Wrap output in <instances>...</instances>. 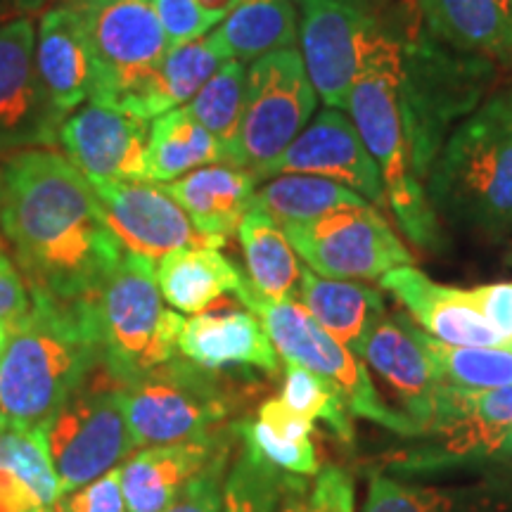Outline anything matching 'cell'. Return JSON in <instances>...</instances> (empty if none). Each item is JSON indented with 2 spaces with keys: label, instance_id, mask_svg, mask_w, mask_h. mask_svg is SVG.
I'll list each match as a JSON object with an SVG mask.
<instances>
[{
  "label": "cell",
  "instance_id": "1",
  "mask_svg": "<svg viewBox=\"0 0 512 512\" xmlns=\"http://www.w3.org/2000/svg\"><path fill=\"white\" fill-rule=\"evenodd\" d=\"M3 235L29 290L76 302L107 283L126 249L91 181L50 147L3 164Z\"/></svg>",
  "mask_w": 512,
  "mask_h": 512
},
{
  "label": "cell",
  "instance_id": "2",
  "mask_svg": "<svg viewBox=\"0 0 512 512\" xmlns=\"http://www.w3.org/2000/svg\"><path fill=\"white\" fill-rule=\"evenodd\" d=\"M98 366L91 302L31 290V309L0 354V432L46 425Z\"/></svg>",
  "mask_w": 512,
  "mask_h": 512
},
{
  "label": "cell",
  "instance_id": "3",
  "mask_svg": "<svg viewBox=\"0 0 512 512\" xmlns=\"http://www.w3.org/2000/svg\"><path fill=\"white\" fill-rule=\"evenodd\" d=\"M425 192L437 216L494 238L512 228V91L496 93L453 128Z\"/></svg>",
  "mask_w": 512,
  "mask_h": 512
},
{
  "label": "cell",
  "instance_id": "4",
  "mask_svg": "<svg viewBox=\"0 0 512 512\" xmlns=\"http://www.w3.org/2000/svg\"><path fill=\"white\" fill-rule=\"evenodd\" d=\"M347 114L380 169L387 207L408 240L427 252L444 245L439 216L427 200L425 183L413 169L411 145L401 114V43L377 36L363 72L351 88Z\"/></svg>",
  "mask_w": 512,
  "mask_h": 512
},
{
  "label": "cell",
  "instance_id": "5",
  "mask_svg": "<svg viewBox=\"0 0 512 512\" xmlns=\"http://www.w3.org/2000/svg\"><path fill=\"white\" fill-rule=\"evenodd\" d=\"M155 264L143 254L124 252L107 283L88 297L98 332L100 366L119 387L178 356V335L185 318L164 306Z\"/></svg>",
  "mask_w": 512,
  "mask_h": 512
},
{
  "label": "cell",
  "instance_id": "6",
  "mask_svg": "<svg viewBox=\"0 0 512 512\" xmlns=\"http://www.w3.org/2000/svg\"><path fill=\"white\" fill-rule=\"evenodd\" d=\"M491 81L494 62L448 48L427 31L401 43V114L422 183L453 128L482 105Z\"/></svg>",
  "mask_w": 512,
  "mask_h": 512
},
{
  "label": "cell",
  "instance_id": "7",
  "mask_svg": "<svg viewBox=\"0 0 512 512\" xmlns=\"http://www.w3.org/2000/svg\"><path fill=\"white\" fill-rule=\"evenodd\" d=\"M235 297L261 320L278 356H283L285 363L309 368L316 375L337 384L339 392L349 403L351 413L375 422L384 430L396 432L399 437H420V427L406 413L396 411L382 399L373 380H370L366 363L358 361V356L347 344L337 342L297 299L292 297L271 302V299L256 294L249 287L247 278Z\"/></svg>",
  "mask_w": 512,
  "mask_h": 512
},
{
  "label": "cell",
  "instance_id": "8",
  "mask_svg": "<svg viewBox=\"0 0 512 512\" xmlns=\"http://www.w3.org/2000/svg\"><path fill=\"white\" fill-rule=\"evenodd\" d=\"M81 17L91 43L95 86L91 102L126 110L169 53L152 0H60Z\"/></svg>",
  "mask_w": 512,
  "mask_h": 512
},
{
  "label": "cell",
  "instance_id": "9",
  "mask_svg": "<svg viewBox=\"0 0 512 512\" xmlns=\"http://www.w3.org/2000/svg\"><path fill=\"white\" fill-rule=\"evenodd\" d=\"M121 392L136 448L209 437L230 411V399L214 370L183 356L126 384Z\"/></svg>",
  "mask_w": 512,
  "mask_h": 512
},
{
  "label": "cell",
  "instance_id": "10",
  "mask_svg": "<svg viewBox=\"0 0 512 512\" xmlns=\"http://www.w3.org/2000/svg\"><path fill=\"white\" fill-rule=\"evenodd\" d=\"M316 105L318 93L297 48L254 60L247 67L238 166L259 174L309 126Z\"/></svg>",
  "mask_w": 512,
  "mask_h": 512
},
{
  "label": "cell",
  "instance_id": "11",
  "mask_svg": "<svg viewBox=\"0 0 512 512\" xmlns=\"http://www.w3.org/2000/svg\"><path fill=\"white\" fill-rule=\"evenodd\" d=\"M283 230L299 259L320 278L380 280L394 268L413 266V254L373 204L339 207Z\"/></svg>",
  "mask_w": 512,
  "mask_h": 512
},
{
  "label": "cell",
  "instance_id": "12",
  "mask_svg": "<svg viewBox=\"0 0 512 512\" xmlns=\"http://www.w3.org/2000/svg\"><path fill=\"white\" fill-rule=\"evenodd\" d=\"M43 427L62 496L119 467L136 451L119 384L83 387Z\"/></svg>",
  "mask_w": 512,
  "mask_h": 512
},
{
  "label": "cell",
  "instance_id": "13",
  "mask_svg": "<svg viewBox=\"0 0 512 512\" xmlns=\"http://www.w3.org/2000/svg\"><path fill=\"white\" fill-rule=\"evenodd\" d=\"M377 36L380 27L356 0H306L302 5V60L325 105L347 112L351 88Z\"/></svg>",
  "mask_w": 512,
  "mask_h": 512
},
{
  "label": "cell",
  "instance_id": "14",
  "mask_svg": "<svg viewBox=\"0 0 512 512\" xmlns=\"http://www.w3.org/2000/svg\"><path fill=\"white\" fill-rule=\"evenodd\" d=\"M64 119L38 74L34 22L27 15L10 19L0 27V159L55 150Z\"/></svg>",
  "mask_w": 512,
  "mask_h": 512
},
{
  "label": "cell",
  "instance_id": "15",
  "mask_svg": "<svg viewBox=\"0 0 512 512\" xmlns=\"http://www.w3.org/2000/svg\"><path fill=\"white\" fill-rule=\"evenodd\" d=\"M285 174L320 176L358 192L373 207H387V192L373 155L344 110L318 112L283 155L268 162L259 178Z\"/></svg>",
  "mask_w": 512,
  "mask_h": 512
},
{
  "label": "cell",
  "instance_id": "16",
  "mask_svg": "<svg viewBox=\"0 0 512 512\" xmlns=\"http://www.w3.org/2000/svg\"><path fill=\"white\" fill-rule=\"evenodd\" d=\"M91 185L126 252L159 261L178 249L223 247L216 240L204 238L192 226L190 216L169 195L166 185L155 181H107V178H93Z\"/></svg>",
  "mask_w": 512,
  "mask_h": 512
},
{
  "label": "cell",
  "instance_id": "17",
  "mask_svg": "<svg viewBox=\"0 0 512 512\" xmlns=\"http://www.w3.org/2000/svg\"><path fill=\"white\" fill-rule=\"evenodd\" d=\"M57 145L88 181H150V121L136 114L88 102L62 121Z\"/></svg>",
  "mask_w": 512,
  "mask_h": 512
},
{
  "label": "cell",
  "instance_id": "18",
  "mask_svg": "<svg viewBox=\"0 0 512 512\" xmlns=\"http://www.w3.org/2000/svg\"><path fill=\"white\" fill-rule=\"evenodd\" d=\"M422 332L451 347H503L508 344L477 309L470 290L441 285L415 266H401L380 278Z\"/></svg>",
  "mask_w": 512,
  "mask_h": 512
},
{
  "label": "cell",
  "instance_id": "19",
  "mask_svg": "<svg viewBox=\"0 0 512 512\" xmlns=\"http://www.w3.org/2000/svg\"><path fill=\"white\" fill-rule=\"evenodd\" d=\"M349 349L380 373L382 380L401 396L408 418L425 432L434 418L441 380L408 328V318H392L384 313Z\"/></svg>",
  "mask_w": 512,
  "mask_h": 512
},
{
  "label": "cell",
  "instance_id": "20",
  "mask_svg": "<svg viewBox=\"0 0 512 512\" xmlns=\"http://www.w3.org/2000/svg\"><path fill=\"white\" fill-rule=\"evenodd\" d=\"M233 437L230 427V432L178 444L145 446L136 456L126 458L121 463V489L128 512H164Z\"/></svg>",
  "mask_w": 512,
  "mask_h": 512
},
{
  "label": "cell",
  "instance_id": "21",
  "mask_svg": "<svg viewBox=\"0 0 512 512\" xmlns=\"http://www.w3.org/2000/svg\"><path fill=\"white\" fill-rule=\"evenodd\" d=\"M363 512H512V472L422 482L373 475Z\"/></svg>",
  "mask_w": 512,
  "mask_h": 512
},
{
  "label": "cell",
  "instance_id": "22",
  "mask_svg": "<svg viewBox=\"0 0 512 512\" xmlns=\"http://www.w3.org/2000/svg\"><path fill=\"white\" fill-rule=\"evenodd\" d=\"M178 356L204 370L256 368L278 370V351L252 311L197 313L183 320Z\"/></svg>",
  "mask_w": 512,
  "mask_h": 512
},
{
  "label": "cell",
  "instance_id": "23",
  "mask_svg": "<svg viewBox=\"0 0 512 512\" xmlns=\"http://www.w3.org/2000/svg\"><path fill=\"white\" fill-rule=\"evenodd\" d=\"M36 67L43 86L64 117L91 102L95 64L81 17L57 3L43 12L36 29Z\"/></svg>",
  "mask_w": 512,
  "mask_h": 512
},
{
  "label": "cell",
  "instance_id": "24",
  "mask_svg": "<svg viewBox=\"0 0 512 512\" xmlns=\"http://www.w3.org/2000/svg\"><path fill=\"white\" fill-rule=\"evenodd\" d=\"M259 181L245 166L211 164L166 183V190L204 238L226 245L230 235H238L240 221L252 209Z\"/></svg>",
  "mask_w": 512,
  "mask_h": 512
},
{
  "label": "cell",
  "instance_id": "25",
  "mask_svg": "<svg viewBox=\"0 0 512 512\" xmlns=\"http://www.w3.org/2000/svg\"><path fill=\"white\" fill-rule=\"evenodd\" d=\"M425 31L448 48L512 64L510 0H418Z\"/></svg>",
  "mask_w": 512,
  "mask_h": 512
},
{
  "label": "cell",
  "instance_id": "26",
  "mask_svg": "<svg viewBox=\"0 0 512 512\" xmlns=\"http://www.w3.org/2000/svg\"><path fill=\"white\" fill-rule=\"evenodd\" d=\"M60 498L46 427L0 432V512H43Z\"/></svg>",
  "mask_w": 512,
  "mask_h": 512
},
{
  "label": "cell",
  "instance_id": "27",
  "mask_svg": "<svg viewBox=\"0 0 512 512\" xmlns=\"http://www.w3.org/2000/svg\"><path fill=\"white\" fill-rule=\"evenodd\" d=\"M155 275L164 302L188 316L207 311L245 285V275L214 247H188L166 254L155 264Z\"/></svg>",
  "mask_w": 512,
  "mask_h": 512
},
{
  "label": "cell",
  "instance_id": "28",
  "mask_svg": "<svg viewBox=\"0 0 512 512\" xmlns=\"http://www.w3.org/2000/svg\"><path fill=\"white\" fill-rule=\"evenodd\" d=\"M230 55L214 31L209 36L197 38V41L185 43V46L171 48L164 55L162 64L152 79L143 88V93L136 100L126 105L128 114L152 121L162 114L185 107L188 102L200 93V88L207 83L221 64H226Z\"/></svg>",
  "mask_w": 512,
  "mask_h": 512
},
{
  "label": "cell",
  "instance_id": "29",
  "mask_svg": "<svg viewBox=\"0 0 512 512\" xmlns=\"http://www.w3.org/2000/svg\"><path fill=\"white\" fill-rule=\"evenodd\" d=\"M297 294L299 304L347 347L387 313L384 297L375 287L361 285L358 280L320 278L309 268H302Z\"/></svg>",
  "mask_w": 512,
  "mask_h": 512
},
{
  "label": "cell",
  "instance_id": "30",
  "mask_svg": "<svg viewBox=\"0 0 512 512\" xmlns=\"http://www.w3.org/2000/svg\"><path fill=\"white\" fill-rule=\"evenodd\" d=\"M211 164H230L228 150L183 107L152 119L147 145L150 181L171 183Z\"/></svg>",
  "mask_w": 512,
  "mask_h": 512
},
{
  "label": "cell",
  "instance_id": "31",
  "mask_svg": "<svg viewBox=\"0 0 512 512\" xmlns=\"http://www.w3.org/2000/svg\"><path fill=\"white\" fill-rule=\"evenodd\" d=\"M238 240L247 261V283L271 302L297 294L302 266L285 230L259 209H249L238 226Z\"/></svg>",
  "mask_w": 512,
  "mask_h": 512
},
{
  "label": "cell",
  "instance_id": "32",
  "mask_svg": "<svg viewBox=\"0 0 512 512\" xmlns=\"http://www.w3.org/2000/svg\"><path fill=\"white\" fill-rule=\"evenodd\" d=\"M214 34L230 60L240 62L294 48L299 38L294 0H240Z\"/></svg>",
  "mask_w": 512,
  "mask_h": 512
},
{
  "label": "cell",
  "instance_id": "33",
  "mask_svg": "<svg viewBox=\"0 0 512 512\" xmlns=\"http://www.w3.org/2000/svg\"><path fill=\"white\" fill-rule=\"evenodd\" d=\"M370 204L354 190L320 176L285 174L256 190L252 209L264 211L280 228L306 223L339 207Z\"/></svg>",
  "mask_w": 512,
  "mask_h": 512
},
{
  "label": "cell",
  "instance_id": "34",
  "mask_svg": "<svg viewBox=\"0 0 512 512\" xmlns=\"http://www.w3.org/2000/svg\"><path fill=\"white\" fill-rule=\"evenodd\" d=\"M413 337L425 349L439 380L460 389H498L512 384V344L503 347H451L418 330L408 320Z\"/></svg>",
  "mask_w": 512,
  "mask_h": 512
},
{
  "label": "cell",
  "instance_id": "35",
  "mask_svg": "<svg viewBox=\"0 0 512 512\" xmlns=\"http://www.w3.org/2000/svg\"><path fill=\"white\" fill-rule=\"evenodd\" d=\"M247 67L240 60H228L204 83L200 93L183 107L192 119L200 121L228 150L230 164L238 166V138L245 110Z\"/></svg>",
  "mask_w": 512,
  "mask_h": 512
},
{
  "label": "cell",
  "instance_id": "36",
  "mask_svg": "<svg viewBox=\"0 0 512 512\" xmlns=\"http://www.w3.org/2000/svg\"><path fill=\"white\" fill-rule=\"evenodd\" d=\"M299 477L302 475L271 465L242 444V453L223 484L221 512H278V505Z\"/></svg>",
  "mask_w": 512,
  "mask_h": 512
},
{
  "label": "cell",
  "instance_id": "37",
  "mask_svg": "<svg viewBox=\"0 0 512 512\" xmlns=\"http://www.w3.org/2000/svg\"><path fill=\"white\" fill-rule=\"evenodd\" d=\"M294 413L304 415L306 420H323L337 439L344 444L354 441V422H351V408L337 384L313 373L304 366L287 363V375L280 394Z\"/></svg>",
  "mask_w": 512,
  "mask_h": 512
},
{
  "label": "cell",
  "instance_id": "38",
  "mask_svg": "<svg viewBox=\"0 0 512 512\" xmlns=\"http://www.w3.org/2000/svg\"><path fill=\"white\" fill-rule=\"evenodd\" d=\"M278 512H356L354 479L337 465H325L309 477H299L287 491Z\"/></svg>",
  "mask_w": 512,
  "mask_h": 512
},
{
  "label": "cell",
  "instance_id": "39",
  "mask_svg": "<svg viewBox=\"0 0 512 512\" xmlns=\"http://www.w3.org/2000/svg\"><path fill=\"white\" fill-rule=\"evenodd\" d=\"M233 432L242 444L252 448L256 456L268 460L280 470L302 477H313L320 470L313 439L280 437V434L268 430L266 425H261L259 420L235 422Z\"/></svg>",
  "mask_w": 512,
  "mask_h": 512
},
{
  "label": "cell",
  "instance_id": "40",
  "mask_svg": "<svg viewBox=\"0 0 512 512\" xmlns=\"http://www.w3.org/2000/svg\"><path fill=\"white\" fill-rule=\"evenodd\" d=\"M230 444L221 448L211 463L185 486V491L164 512H221L223 510V484L228 475Z\"/></svg>",
  "mask_w": 512,
  "mask_h": 512
},
{
  "label": "cell",
  "instance_id": "41",
  "mask_svg": "<svg viewBox=\"0 0 512 512\" xmlns=\"http://www.w3.org/2000/svg\"><path fill=\"white\" fill-rule=\"evenodd\" d=\"M60 512H128L124 489H121V465L105 475L69 491L57 503Z\"/></svg>",
  "mask_w": 512,
  "mask_h": 512
},
{
  "label": "cell",
  "instance_id": "42",
  "mask_svg": "<svg viewBox=\"0 0 512 512\" xmlns=\"http://www.w3.org/2000/svg\"><path fill=\"white\" fill-rule=\"evenodd\" d=\"M152 8L169 41V50L197 41L211 29V22L195 0H152Z\"/></svg>",
  "mask_w": 512,
  "mask_h": 512
},
{
  "label": "cell",
  "instance_id": "43",
  "mask_svg": "<svg viewBox=\"0 0 512 512\" xmlns=\"http://www.w3.org/2000/svg\"><path fill=\"white\" fill-rule=\"evenodd\" d=\"M31 309V290L22 271L0 249V323L15 325Z\"/></svg>",
  "mask_w": 512,
  "mask_h": 512
},
{
  "label": "cell",
  "instance_id": "44",
  "mask_svg": "<svg viewBox=\"0 0 512 512\" xmlns=\"http://www.w3.org/2000/svg\"><path fill=\"white\" fill-rule=\"evenodd\" d=\"M470 294L498 335L512 344V283L479 285Z\"/></svg>",
  "mask_w": 512,
  "mask_h": 512
},
{
  "label": "cell",
  "instance_id": "45",
  "mask_svg": "<svg viewBox=\"0 0 512 512\" xmlns=\"http://www.w3.org/2000/svg\"><path fill=\"white\" fill-rule=\"evenodd\" d=\"M256 420L266 425L268 430L280 434L287 439H311L313 437V422L306 420L304 415L294 413L287 403L275 396V399H266L259 406Z\"/></svg>",
  "mask_w": 512,
  "mask_h": 512
},
{
  "label": "cell",
  "instance_id": "46",
  "mask_svg": "<svg viewBox=\"0 0 512 512\" xmlns=\"http://www.w3.org/2000/svg\"><path fill=\"white\" fill-rule=\"evenodd\" d=\"M195 3L200 5L204 17H207L211 22V27H214V24L223 22V19H226L230 12L238 8L240 0H195Z\"/></svg>",
  "mask_w": 512,
  "mask_h": 512
},
{
  "label": "cell",
  "instance_id": "47",
  "mask_svg": "<svg viewBox=\"0 0 512 512\" xmlns=\"http://www.w3.org/2000/svg\"><path fill=\"white\" fill-rule=\"evenodd\" d=\"M496 463H512V425L503 434V441L496 453Z\"/></svg>",
  "mask_w": 512,
  "mask_h": 512
},
{
  "label": "cell",
  "instance_id": "48",
  "mask_svg": "<svg viewBox=\"0 0 512 512\" xmlns=\"http://www.w3.org/2000/svg\"><path fill=\"white\" fill-rule=\"evenodd\" d=\"M10 3L22 12H36V10H41L48 0H10Z\"/></svg>",
  "mask_w": 512,
  "mask_h": 512
},
{
  "label": "cell",
  "instance_id": "49",
  "mask_svg": "<svg viewBox=\"0 0 512 512\" xmlns=\"http://www.w3.org/2000/svg\"><path fill=\"white\" fill-rule=\"evenodd\" d=\"M0 216H3V171H0ZM5 245V235H3V223H0V249Z\"/></svg>",
  "mask_w": 512,
  "mask_h": 512
},
{
  "label": "cell",
  "instance_id": "50",
  "mask_svg": "<svg viewBox=\"0 0 512 512\" xmlns=\"http://www.w3.org/2000/svg\"><path fill=\"white\" fill-rule=\"evenodd\" d=\"M8 337H10V325L0 323V354H3L5 344H8Z\"/></svg>",
  "mask_w": 512,
  "mask_h": 512
},
{
  "label": "cell",
  "instance_id": "51",
  "mask_svg": "<svg viewBox=\"0 0 512 512\" xmlns=\"http://www.w3.org/2000/svg\"><path fill=\"white\" fill-rule=\"evenodd\" d=\"M43 512H60V510H57V505H55V508H50V510H43Z\"/></svg>",
  "mask_w": 512,
  "mask_h": 512
},
{
  "label": "cell",
  "instance_id": "52",
  "mask_svg": "<svg viewBox=\"0 0 512 512\" xmlns=\"http://www.w3.org/2000/svg\"><path fill=\"white\" fill-rule=\"evenodd\" d=\"M294 3H299V5H304V3H306V0H294Z\"/></svg>",
  "mask_w": 512,
  "mask_h": 512
},
{
  "label": "cell",
  "instance_id": "53",
  "mask_svg": "<svg viewBox=\"0 0 512 512\" xmlns=\"http://www.w3.org/2000/svg\"><path fill=\"white\" fill-rule=\"evenodd\" d=\"M510 264H512V254H510Z\"/></svg>",
  "mask_w": 512,
  "mask_h": 512
},
{
  "label": "cell",
  "instance_id": "54",
  "mask_svg": "<svg viewBox=\"0 0 512 512\" xmlns=\"http://www.w3.org/2000/svg\"><path fill=\"white\" fill-rule=\"evenodd\" d=\"M510 5H512V0H510Z\"/></svg>",
  "mask_w": 512,
  "mask_h": 512
},
{
  "label": "cell",
  "instance_id": "55",
  "mask_svg": "<svg viewBox=\"0 0 512 512\" xmlns=\"http://www.w3.org/2000/svg\"><path fill=\"white\" fill-rule=\"evenodd\" d=\"M510 91H512V88H510Z\"/></svg>",
  "mask_w": 512,
  "mask_h": 512
}]
</instances>
